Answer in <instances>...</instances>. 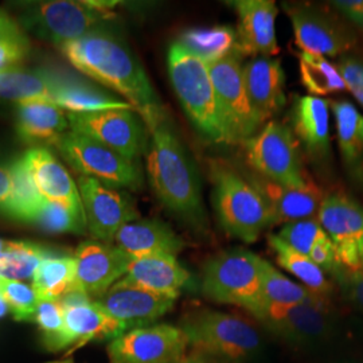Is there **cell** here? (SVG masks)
Here are the masks:
<instances>
[{
  "label": "cell",
  "mask_w": 363,
  "mask_h": 363,
  "mask_svg": "<svg viewBox=\"0 0 363 363\" xmlns=\"http://www.w3.org/2000/svg\"><path fill=\"white\" fill-rule=\"evenodd\" d=\"M52 100L45 70H27L13 67L0 70V101L19 104L28 100Z\"/></svg>",
  "instance_id": "cell-34"
},
{
  "label": "cell",
  "mask_w": 363,
  "mask_h": 363,
  "mask_svg": "<svg viewBox=\"0 0 363 363\" xmlns=\"http://www.w3.org/2000/svg\"><path fill=\"white\" fill-rule=\"evenodd\" d=\"M74 286L76 261L67 255L43 259L33 277L34 291L45 300H58Z\"/></svg>",
  "instance_id": "cell-33"
},
{
  "label": "cell",
  "mask_w": 363,
  "mask_h": 363,
  "mask_svg": "<svg viewBox=\"0 0 363 363\" xmlns=\"http://www.w3.org/2000/svg\"><path fill=\"white\" fill-rule=\"evenodd\" d=\"M247 181L265 199L272 213V225L318 218L325 198L322 189L310 178L298 186L280 184L261 178L257 174L249 175Z\"/></svg>",
  "instance_id": "cell-18"
},
{
  "label": "cell",
  "mask_w": 363,
  "mask_h": 363,
  "mask_svg": "<svg viewBox=\"0 0 363 363\" xmlns=\"http://www.w3.org/2000/svg\"><path fill=\"white\" fill-rule=\"evenodd\" d=\"M151 132L147 152V172L157 199L179 220L203 232L208 216L202 184L191 156L171 128L164 112L144 120Z\"/></svg>",
  "instance_id": "cell-2"
},
{
  "label": "cell",
  "mask_w": 363,
  "mask_h": 363,
  "mask_svg": "<svg viewBox=\"0 0 363 363\" xmlns=\"http://www.w3.org/2000/svg\"><path fill=\"white\" fill-rule=\"evenodd\" d=\"M66 162L79 172L116 189L138 190L143 174L138 163L86 135L69 130L55 145Z\"/></svg>",
  "instance_id": "cell-8"
},
{
  "label": "cell",
  "mask_w": 363,
  "mask_h": 363,
  "mask_svg": "<svg viewBox=\"0 0 363 363\" xmlns=\"http://www.w3.org/2000/svg\"><path fill=\"white\" fill-rule=\"evenodd\" d=\"M242 145L247 164L261 178L286 186H298L308 179L298 139L286 124L271 120Z\"/></svg>",
  "instance_id": "cell-9"
},
{
  "label": "cell",
  "mask_w": 363,
  "mask_h": 363,
  "mask_svg": "<svg viewBox=\"0 0 363 363\" xmlns=\"http://www.w3.org/2000/svg\"><path fill=\"white\" fill-rule=\"evenodd\" d=\"M214 206L222 229L244 242L257 241L272 226V213L256 187L233 169L211 163Z\"/></svg>",
  "instance_id": "cell-5"
},
{
  "label": "cell",
  "mask_w": 363,
  "mask_h": 363,
  "mask_svg": "<svg viewBox=\"0 0 363 363\" xmlns=\"http://www.w3.org/2000/svg\"><path fill=\"white\" fill-rule=\"evenodd\" d=\"M76 288L94 301L121 280L130 265V257L113 244L97 240L81 242L74 252Z\"/></svg>",
  "instance_id": "cell-16"
},
{
  "label": "cell",
  "mask_w": 363,
  "mask_h": 363,
  "mask_svg": "<svg viewBox=\"0 0 363 363\" xmlns=\"http://www.w3.org/2000/svg\"><path fill=\"white\" fill-rule=\"evenodd\" d=\"M277 235L286 245H289L304 256H310L312 247L320 240L328 237L318 218L286 223Z\"/></svg>",
  "instance_id": "cell-41"
},
{
  "label": "cell",
  "mask_w": 363,
  "mask_h": 363,
  "mask_svg": "<svg viewBox=\"0 0 363 363\" xmlns=\"http://www.w3.org/2000/svg\"><path fill=\"white\" fill-rule=\"evenodd\" d=\"M4 247H6V241L0 240V255L3 253V250H4Z\"/></svg>",
  "instance_id": "cell-50"
},
{
  "label": "cell",
  "mask_w": 363,
  "mask_h": 363,
  "mask_svg": "<svg viewBox=\"0 0 363 363\" xmlns=\"http://www.w3.org/2000/svg\"><path fill=\"white\" fill-rule=\"evenodd\" d=\"M28 223L46 233L52 234H81L88 229L85 216L77 214L64 205L48 199H43L42 205Z\"/></svg>",
  "instance_id": "cell-38"
},
{
  "label": "cell",
  "mask_w": 363,
  "mask_h": 363,
  "mask_svg": "<svg viewBox=\"0 0 363 363\" xmlns=\"http://www.w3.org/2000/svg\"><path fill=\"white\" fill-rule=\"evenodd\" d=\"M179 327L189 346L222 362L255 361L264 351L259 330L233 313L199 310L183 318Z\"/></svg>",
  "instance_id": "cell-3"
},
{
  "label": "cell",
  "mask_w": 363,
  "mask_h": 363,
  "mask_svg": "<svg viewBox=\"0 0 363 363\" xmlns=\"http://www.w3.org/2000/svg\"><path fill=\"white\" fill-rule=\"evenodd\" d=\"M315 294L306 286L279 272L271 262L262 259V298L267 306L289 307L310 301Z\"/></svg>",
  "instance_id": "cell-37"
},
{
  "label": "cell",
  "mask_w": 363,
  "mask_h": 363,
  "mask_svg": "<svg viewBox=\"0 0 363 363\" xmlns=\"http://www.w3.org/2000/svg\"><path fill=\"white\" fill-rule=\"evenodd\" d=\"M9 169L13 181L9 218L28 223L45 198L39 193L25 155L13 160Z\"/></svg>",
  "instance_id": "cell-36"
},
{
  "label": "cell",
  "mask_w": 363,
  "mask_h": 363,
  "mask_svg": "<svg viewBox=\"0 0 363 363\" xmlns=\"http://www.w3.org/2000/svg\"><path fill=\"white\" fill-rule=\"evenodd\" d=\"M292 132L313 159L330 154V103L320 97H298L292 111Z\"/></svg>",
  "instance_id": "cell-28"
},
{
  "label": "cell",
  "mask_w": 363,
  "mask_h": 363,
  "mask_svg": "<svg viewBox=\"0 0 363 363\" xmlns=\"http://www.w3.org/2000/svg\"><path fill=\"white\" fill-rule=\"evenodd\" d=\"M308 257L323 272H330L333 274L340 268V265L337 262L335 247H334L331 240L328 237L320 240L315 247H312L311 253H310Z\"/></svg>",
  "instance_id": "cell-45"
},
{
  "label": "cell",
  "mask_w": 363,
  "mask_h": 363,
  "mask_svg": "<svg viewBox=\"0 0 363 363\" xmlns=\"http://www.w3.org/2000/svg\"><path fill=\"white\" fill-rule=\"evenodd\" d=\"M123 280L177 300L190 283L191 274L175 256H148L130 259Z\"/></svg>",
  "instance_id": "cell-27"
},
{
  "label": "cell",
  "mask_w": 363,
  "mask_h": 363,
  "mask_svg": "<svg viewBox=\"0 0 363 363\" xmlns=\"http://www.w3.org/2000/svg\"><path fill=\"white\" fill-rule=\"evenodd\" d=\"M201 291L208 300L244 308L259 320L265 310L262 259L245 249L214 256L203 267Z\"/></svg>",
  "instance_id": "cell-4"
},
{
  "label": "cell",
  "mask_w": 363,
  "mask_h": 363,
  "mask_svg": "<svg viewBox=\"0 0 363 363\" xmlns=\"http://www.w3.org/2000/svg\"><path fill=\"white\" fill-rule=\"evenodd\" d=\"M298 72L303 86L315 97L347 91L339 67L322 55L298 52Z\"/></svg>",
  "instance_id": "cell-35"
},
{
  "label": "cell",
  "mask_w": 363,
  "mask_h": 363,
  "mask_svg": "<svg viewBox=\"0 0 363 363\" xmlns=\"http://www.w3.org/2000/svg\"><path fill=\"white\" fill-rule=\"evenodd\" d=\"M288 15L300 52L337 57L355 45L351 31L316 9L295 6L288 9Z\"/></svg>",
  "instance_id": "cell-17"
},
{
  "label": "cell",
  "mask_w": 363,
  "mask_h": 363,
  "mask_svg": "<svg viewBox=\"0 0 363 363\" xmlns=\"http://www.w3.org/2000/svg\"><path fill=\"white\" fill-rule=\"evenodd\" d=\"M115 245L130 259L148 256H178L184 242L167 223L157 220H130L115 238Z\"/></svg>",
  "instance_id": "cell-25"
},
{
  "label": "cell",
  "mask_w": 363,
  "mask_h": 363,
  "mask_svg": "<svg viewBox=\"0 0 363 363\" xmlns=\"http://www.w3.org/2000/svg\"><path fill=\"white\" fill-rule=\"evenodd\" d=\"M70 130L86 135L136 162L147 148V127L133 109L67 113Z\"/></svg>",
  "instance_id": "cell-12"
},
{
  "label": "cell",
  "mask_w": 363,
  "mask_h": 363,
  "mask_svg": "<svg viewBox=\"0 0 363 363\" xmlns=\"http://www.w3.org/2000/svg\"><path fill=\"white\" fill-rule=\"evenodd\" d=\"M244 84L259 125L267 124L286 104V74L279 60L257 57L242 66Z\"/></svg>",
  "instance_id": "cell-20"
},
{
  "label": "cell",
  "mask_w": 363,
  "mask_h": 363,
  "mask_svg": "<svg viewBox=\"0 0 363 363\" xmlns=\"http://www.w3.org/2000/svg\"><path fill=\"white\" fill-rule=\"evenodd\" d=\"M177 42L210 65L233 54L238 38L229 26L191 27L184 30Z\"/></svg>",
  "instance_id": "cell-30"
},
{
  "label": "cell",
  "mask_w": 363,
  "mask_h": 363,
  "mask_svg": "<svg viewBox=\"0 0 363 363\" xmlns=\"http://www.w3.org/2000/svg\"><path fill=\"white\" fill-rule=\"evenodd\" d=\"M30 52L25 30L0 10V70L19 67Z\"/></svg>",
  "instance_id": "cell-39"
},
{
  "label": "cell",
  "mask_w": 363,
  "mask_h": 363,
  "mask_svg": "<svg viewBox=\"0 0 363 363\" xmlns=\"http://www.w3.org/2000/svg\"><path fill=\"white\" fill-rule=\"evenodd\" d=\"M189 340L177 325H152L130 330L111 340V363H175L181 361Z\"/></svg>",
  "instance_id": "cell-13"
},
{
  "label": "cell",
  "mask_w": 363,
  "mask_h": 363,
  "mask_svg": "<svg viewBox=\"0 0 363 363\" xmlns=\"http://www.w3.org/2000/svg\"><path fill=\"white\" fill-rule=\"evenodd\" d=\"M175 363H203L201 358H195V357H190V358H182L181 361Z\"/></svg>",
  "instance_id": "cell-49"
},
{
  "label": "cell",
  "mask_w": 363,
  "mask_h": 363,
  "mask_svg": "<svg viewBox=\"0 0 363 363\" xmlns=\"http://www.w3.org/2000/svg\"><path fill=\"white\" fill-rule=\"evenodd\" d=\"M9 312H10V308H9L7 303H6V300L0 296V319L4 318Z\"/></svg>",
  "instance_id": "cell-48"
},
{
  "label": "cell",
  "mask_w": 363,
  "mask_h": 363,
  "mask_svg": "<svg viewBox=\"0 0 363 363\" xmlns=\"http://www.w3.org/2000/svg\"><path fill=\"white\" fill-rule=\"evenodd\" d=\"M50 363H70V362H65V361H62V362H50Z\"/></svg>",
  "instance_id": "cell-51"
},
{
  "label": "cell",
  "mask_w": 363,
  "mask_h": 363,
  "mask_svg": "<svg viewBox=\"0 0 363 363\" xmlns=\"http://www.w3.org/2000/svg\"><path fill=\"white\" fill-rule=\"evenodd\" d=\"M108 15L89 1L52 0L22 3L18 21L23 30L60 48L99 28Z\"/></svg>",
  "instance_id": "cell-7"
},
{
  "label": "cell",
  "mask_w": 363,
  "mask_h": 363,
  "mask_svg": "<svg viewBox=\"0 0 363 363\" xmlns=\"http://www.w3.org/2000/svg\"><path fill=\"white\" fill-rule=\"evenodd\" d=\"M70 130L65 111L49 99L28 100L16 104V130L33 148L57 145Z\"/></svg>",
  "instance_id": "cell-23"
},
{
  "label": "cell",
  "mask_w": 363,
  "mask_h": 363,
  "mask_svg": "<svg viewBox=\"0 0 363 363\" xmlns=\"http://www.w3.org/2000/svg\"><path fill=\"white\" fill-rule=\"evenodd\" d=\"M337 67L346 82L347 91L363 106V60L343 58Z\"/></svg>",
  "instance_id": "cell-44"
},
{
  "label": "cell",
  "mask_w": 363,
  "mask_h": 363,
  "mask_svg": "<svg viewBox=\"0 0 363 363\" xmlns=\"http://www.w3.org/2000/svg\"><path fill=\"white\" fill-rule=\"evenodd\" d=\"M339 151L347 171L363 181V115L350 101H331Z\"/></svg>",
  "instance_id": "cell-29"
},
{
  "label": "cell",
  "mask_w": 363,
  "mask_h": 363,
  "mask_svg": "<svg viewBox=\"0 0 363 363\" xmlns=\"http://www.w3.org/2000/svg\"><path fill=\"white\" fill-rule=\"evenodd\" d=\"M34 322L43 331V346L52 343L64 331V310L58 300L39 298Z\"/></svg>",
  "instance_id": "cell-42"
},
{
  "label": "cell",
  "mask_w": 363,
  "mask_h": 363,
  "mask_svg": "<svg viewBox=\"0 0 363 363\" xmlns=\"http://www.w3.org/2000/svg\"><path fill=\"white\" fill-rule=\"evenodd\" d=\"M13 195V181L10 169L0 164V214L9 217L10 202Z\"/></svg>",
  "instance_id": "cell-47"
},
{
  "label": "cell",
  "mask_w": 363,
  "mask_h": 363,
  "mask_svg": "<svg viewBox=\"0 0 363 363\" xmlns=\"http://www.w3.org/2000/svg\"><path fill=\"white\" fill-rule=\"evenodd\" d=\"M77 186L86 228L97 241L115 242L118 230L130 220L139 218L130 195L116 187L85 175L78 177Z\"/></svg>",
  "instance_id": "cell-14"
},
{
  "label": "cell",
  "mask_w": 363,
  "mask_h": 363,
  "mask_svg": "<svg viewBox=\"0 0 363 363\" xmlns=\"http://www.w3.org/2000/svg\"><path fill=\"white\" fill-rule=\"evenodd\" d=\"M318 220L335 247L340 268L363 271L362 206L346 195H325Z\"/></svg>",
  "instance_id": "cell-15"
},
{
  "label": "cell",
  "mask_w": 363,
  "mask_h": 363,
  "mask_svg": "<svg viewBox=\"0 0 363 363\" xmlns=\"http://www.w3.org/2000/svg\"><path fill=\"white\" fill-rule=\"evenodd\" d=\"M226 144H244L259 132V123L247 97L242 66L235 54L208 65Z\"/></svg>",
  "instance_id": "cell-11"
},
{
  "label": "cell",
  "mask_w": 363,
  "mask_h": 363,
  "mask_svg": "<svg viewBox=\"0 0 363 363\" xmlns=\"http://www.w3.org/2000/svg\"><path fill=\"white\" fill-rule=\"evenodd\" d=\"M96 301L128 331L152 325L175 304V298L133 286L123 279Z\"/></svg>",
  "instance_id": "cell-19"
},
{
  "label": "cell",
  "mask_w": 363,
  "mask_h": 363,
  "mask_svg": "<svg viewBox=\"0 0 363 363\" xmlns=\"http://www.w3.org/2000/svg\"><path fill=\"white\" fill-rule=\"evenodd\" d=\"M259 322L274 337L301 350L325 346L335 331V322L325 296L319 295L298 306H267Z\"/></svg>",
  "instance_id": "cell-10"
},
{
  "label": "cell",
  "mask_w": 363,
  "mask_h": 363,
  "mask_svg": "<svg viewBox=\"0 0 363 363\" xmlns=\"http://www.w3.org/2000/svg\"><path fill=\"white\" fill-rule=\"evenodd\" d=\"M268 244L274 252L277 264L283 269L295 276L300 280L301 286L310 289L312 294L327 298L333 289L331 283L325 277V272L315 265L308 256H304L286 245L277 234L268 235Z\"/></svg>",
  "instance_id": "cell-31"
},
{
  "label": "cell",
  "mask_w": 363,
  "mask_h": 363,
  "mask_svg": "<svg viewBox=\"0 0 363 363\" xmlns=\"http://www.w3.org/2000/svg\"><path fill=\"white\" fill-rule=\"evenodd\" d=\"M333 276L337 279L343 295L357 308L363 311V271H349L345 268H339L333 273Z\"/></svg>",
  "instance_id": "cell-43"
},
{
  "label": "cell",
  "mask_w": 363,
  "mask_h": 363,
  "mask_svg": "<svg viewBox=\"0 0 363 363\" xmlns=\"http://www.w3.org/2000/svg\"><path fill=\"white\" fill-rule=\"evenodd\" d=\"M0 296L6 300L15 320L34 322L39 298L33 286L16 280L0 279Z\"/></svg>",
  "instance_id": "cell-40"
},
{
  "label": "cell",
  "mask_w": 363,
  "mask_h": 363,
  "mask_svg": "<svg viewBox=\"0 0 363 363\" xmlns=\"http://www.w3.org/2000/svg\"><path fill=\"white\" fill-rule=\"evenodd\" d=\"M333 6L355 26L363 30V0H337Z\"/></svg>",
  "instance_id": "cell-46"
},
{
  "label": "cell",
  "mask_w": 363,
  "mask_h": 363,
  "mask_svg": "<svg viewBox=\"0 0 363 363\" xmlns=\"http://www.w3.org/2000/svg\"><path fill=\"white\" fill-rule=\"evenodd\" d=\"M238 15L237 50L249 55L272 57L279 52L276 39L277 6L273 0L234 1Z\"/></svg>",
  "instance_id": "cell-21"
},
{
  "label": "cell",
  "mask_w": 363,
  "mask_h": 363,
  "mask_svg": "<svg viewBox=\"0 0 363 363\" xmlns=\"http://www.w3.org/2000/svg\"><path fill=\"white\" fill-rule=\"evenodd\" d=\"M25 157L39 193L45 199L85 216L78 186L57 156L48 148H31Z\"/></svg>",
  "instance_id": "cell-24"
},
{
  "label": "cell",
  "mask_w": 363,
  "mask_h": 363,
  "mask_svg": "<svg viewBox=\"0 0 363 363\" xmlns=\"http://www.w3.org/2000/svg\"><path fill=\"white\" fill-rule=\"evenodd\" d=\"M60 49L81 73L125 97L142 120L163 111L143 66L112 31L99 27Z\"/></svg>",
  "instance_id": "cell-1"
},
{
  "label": "cell",
  "mask_w": 363,
  "mask_h": 363,
  "mask_svg": "<svg viewBox=\"0 0 363 363\" xmlns=\"http://www.w3.org/2000/svg\"><path fill=\"white\" fill-rule=\"evenodd\" d=\"M64 255L52 247L28 241H6L0 255V279L28 280L34 277L39 264L48 257Z\"/></svg>",
  "instance_id": "cell-32"
},
{
  "label": "cell",
  "mask_w": 363,
  "mask_h": 363,
  "mask_svg": "<svg viewBox=\"0 0 363 363\" xmlns=\"http://www.w3.org/2000/svg\"><path fill=\"white\" fill-rule=\"evenodd\" d=\"M54 103L67 113L133 109L132 105L79 78L45 70ZM135 111V109H133Z\"/></svg>",
  "instance_id": "cell-26"
},
{
  "label": "cell",
  "mask_w": 363,
  "mask_h": 363,
  "mask_svg": "<svg viewBox=\"0 0 363 363\" xmlns=\"http://www.w3.org/2000/svg\"><path fill=\"white\" fill-rule=\"evenodd\" d=\"M127 331L125 325L112 318L93 300L64 310V331L45 347L49 351L64 350L76 342L84 345L91 340H113Z\"/></svg>",
  "instance_id": "cell-22"
},
{
  "label": "cell",
  "mask_w": 363,
  "mask_h": 363,
  "mask_svg": "<svg viewBox=\"0 0 363 363\" xmlns=\"http://www.w3.org/2000/svg\"><path fill=\"white\" fill-rule=\"evenodd\" d=\"M167 67L175 94L196 130L213 143L226 144L208 65L175 40Z\"/></svg>",
  "instance_id": "cell-6"
}]
</instances>
